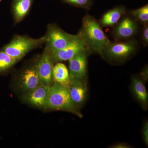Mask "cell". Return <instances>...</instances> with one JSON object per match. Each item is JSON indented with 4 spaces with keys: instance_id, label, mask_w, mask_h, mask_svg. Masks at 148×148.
<instances>
[{
    "instance_id": "obj_1",
    "label": "cell",
    "mask_w": 148,
    "mask_h": 148,
    "mask_svg": "<svg viewBox=\"0 0 148 148\" xmlns=\"http://www.w3.org/2000/svg\"><path fill=\"white\" fill-rule=\"evenodd\" d=\"M78 34L90 54H99L110 42L98 21L88 14L82 18V26Z\"/></svg>"
},
{
    "instance_id": "obj_2",
    "label": "cell",
    "mask_w": 148,
    "mask_h": 148,
    "mask_svg": "<svg viewBox=\"0 0 148 148\" xmlns=\"http://www.w3.org/2000/svg\"><path fill=\"white\" fill-rule=\"evenodd\" d=\"M45 108L66 111L82 118L79 108L73 102L66 86L57 82L51 85Z\"/></svg>"
},
{
    "instance_id": "obj_3",
    "label": "cell",
    "mask_w": 148,
    "mask_h": 148,
    "mask_svg": "<svg viewBox=\"0 0 148 148\" xmlns=\"http://www.w3.org/2000/svg\"><path fill=\"white\" fill-rule=\"evenodd\" d=\"M140 48L135 38L125 40H115L110 42L99 54L110 63H120L126 61L134 55Z\"/></svg>"
},
{
    "instance_id": "obj_4",
    "label": "cell",
    "mask_w": 148,
    "mask_h": 148,
    "mask_svg": "<svg viewBox=\"0 0 148 148\" xmlns=\"http://www.w3.org/2000/svg\"><path fill=\"white\" fill-rule=\"evenodd\" d=\"M46 40V36L38 39L17 36L14 37L3 51L18 61L30 51L45 43Z\"/></svg>"
},
{
    "instance_id": "obj_5",
    "label": "cell",
    "mask_w": 148,
    "mask_h": 148,
    "mask_svg": "<svg viewBox=\"0 0 148 148\" xmlns=\"http://www.w3.org/2000/svg\"><path fill=\"white\" fill-rule=\"evenodd\" d=\"M45 48L50 53L56 52L66 47L73 39L75 35L70 34L55 24L48 27Z\"/></svg>"
},
{
    "instance_id": "obj_6",
    "label": "cell",
    "mask_w": 148,
    "mask_h": 148,
    "mask_svg": "<svg viewBox=\"0 0 148 148\" xmlns=\"http://www.w3.org/2000/svg\"><path fill=\"white\" fill-rule=\"evenodd\" d=\"M139 23L127 13L113 27L112 35L115 40L135 38L139 31Z\"/></svg>"
},
{
    "instance_id": "obj_7",
    "label": "cell",
    "mask_w": 148,
    "mask_h": 148,
    "mask_svg": "<svg viewBox=\"0 0 148 148\" xmlns=\"http://www.w3.org/2000/svg\"><path fill=\"white\" fill-rule=\"evenodd\" d=\"M90 54L87 49L84 48L69 60L70 78L87 79L88 60Z\"/></svg>"
},
{
    "instance_id": "obj_8",
    "label": "cell",
    "mask_w": 148,
    "mask_h": 148,
    "mask_svg": "<svg viewBox=\"0 0 148 148\" xmlns=\"http://www.w3.org/2000/svg\"><path fill=\"white\" fill-rule=\"evenodd\" d=\"M68 88L71 99L79 108L85 102L88 94L87 79L70 78Z\"/></svg>"
},
{
    "instance_id": "obj_9",
    "label": "cell",
    "mask_w": 148,
    "mask_h": 148,
    "mask_svg": "<svg viewBox=\"0 0 148 148\" xmlns=\"http://www.w3.org/2000/svg\"><path fill=\"white\" fill-rule=\"evenodd\" d=\"M84 48H86L78 34L66 47L61 50L49 53L53 63L69 61Z\"/></svg>"
},
{
    "instance_id": "obj_10",
    "label": "cell",
    "mask_w": 148,
    "mask_h": 148,
    "mask_svg": "<svg viewBox=\"0 0 148 148\" xmlns=\"http://www.w3.org/2000/svg\"><path fill=\"white\" fill-rule=\"evenodd\" d=\"M53 63L49 52L45 48L36 66L40 78L45 84L51 85L53 82Z\"/></svg>"
},
{
    "instance_id": "obj_11",
    "label": "cell",
    "mask_w": 148,
    "mask_h": 148,
    "mask_svg": "<svg viewBox=\"0 0 148 148\" xmlns=\"http://www.w3.org/2000/svg\"><path fill=\"white\" fill-rule=\"evenodd\" d=\"M51 85H40L24 95V100L32 106L45 108Z\"/></svg>"
},
{
    "instance_id": "obj_12",
    "label": "cell",
    "mask_w": 148,
    "mask_h": 148,
    "mask_svg": "<svg viewBox=\"0 0 148 148\" xmlns=\"http://www.w3.org/2000/svg\"><path fill=\"white\" fill-rule=\"evenodd\" d=\"M127 11L125 6H116L105 12L98 22L102 27H114L127 13Z\"/></svg>"
},
{
    "instance_id": "obj_13",
    "label": "cell",
    "mask_w": 148,
    "mask_h": 148,
    "mask_svg": "<svg viewBox=\"0 0 148 148\" xmlns=\"http://www.w3.org/2000/svg\"><path fill=\"white\" fill-rule=\"evenodd\" d=\"M131 88L136 100L143 109L147 110L148 107V95L144 80L138 76H132Z\"/></svg>"
},
{
    "instance_id": "obj_14",
    "label": "cell",
    "mask_w": 148,
    "mask_h": 148,
    "mask_svg": "<svg viewBox=\"0 0 148 148\" xmlns=\"http://www.w3.org/2000/svg\"><path fill=\"white\" fill-rule=\"evenodd\" d=\"M43 84L36 66L26 69L21 75V86L24 91L29 92Z\"/></svg>"
},
{
    "instance_id": "obj_15",
    "label": "cell",
    "mask_w": 148,
    "mask_h": 148,
    "mask_svg": "<svg viewBox=\"0 0 148 148\" xmlns=\"http://www.w3.org/2000/svg\"><path fill=\"white\" fill-rule=\"evenodd\" d=\"M34 0H12V9L14 19L20 22L28 13Z\"/></svg>"
},
{
    "instance_id": "obj_16",
    "label": "cell",
    "mask_w": 148,
    "mask_h": 148,
    "mask_svg": "<svg viewBox=\"0 0 148 148\" xmlns=\"http://www.w3.org/2000/svg\"><path fill=\"white\" fill-rule=\"evenodd\" d=\"M53 79L55 82L67 86L70 82L69 70L64 64L58 63L53 66Z\"/></svg>"
},
{
    "instance_id": "obj_17",
    "label": "cell",
    "mask_w": 148,
    "mask_h": 148,
    "mask_svg": "<svg viewBox=\"0 0 148 148\" xmlns=\"http://www.w3.org/2000/svg\"><path fill=\"white\" fill-rule=\"evenodd\" d=\"M127 13L136 20L139 24H148V5L127 11Z\"/></svg>"
},
{
    "instance_id": "obj_18",
    "label": "cell",
    "mask_w": 148,
    "mask_h": 148,
    "mask_svg": "<svg viewBox=\"0 0 148 148\" xmlns=\"http://www.w3.org/2000/svg\"><path fill=\"white\" fill-rule=\"evenodd\" d=\"M17 62L16 59L11 57L3 51H0V72L10 69Z\"/></svg>"
},
{
    "instance_id": "obj_19",
    "label": "cell",
    "mask_w": 148,
    "mask_h": 148,
    "mask_svg": "<svg viewBox=\"0 0 148 148\" xmlns=\"http://www.w3.org/2000/svg\"><path fill=\"white\" fill-rule=\"evenodd\" d=\"M64 2L78 8L90 10L93 4V0H62Z\"/></svg>"
},
{
    "instance_id": "obj_20",
    "label": "cell",
    "mask_w": 148,
    "mask_h": 148,
    "mask_svg": "<svg viewBox=\"0 0 148 148\" xmlns=\"http://www.w3.org/2000/svg\"><path fill=\"white\" fill-rule=\"evenodd\" d=\"M141 40L145 47L148 45V24L143 25L141 33Z\"/></svg>"
},
{
    "instance_id": "obj_21",
    "label": "cell",
    "mask_w": 148,
    "mask_h": 148,
    "mask_svg": "<svg viewBox=\"0 0 148 148\" xmlns=\"http://www.w3.org/2000/svg\"><path fill=\"white\" fill-rule=\"evenodd\" d=\"M143 140L146 145H148V123L146 121L144 123L142 130Z\"/></svg>"
},
{
    "instance_id": "obj_22",
    "label": "cell",
    "mask_w": 148,
    "mask_h": 148,
    "mask_svg": "<svg viewBox=\"0 0 148 148\" xmlns=\"http://www.w3.org/2000/svg\"><path fill=\"white\" fill-rule=\"evenodd\" d=\"M110 148H130V146L127 145L125 143H121L116 144L113 146L110 147Z\"/></svg>"
},
{
    "instance_id": "obj_23",
    "label": "cell",
    "mask_w": 148,
    "mask_h": 148,
    "mask_svg": "<svg viewBox=\"0 0 148 148\" xmlns=\"http://www.w3.org/2000/svg\"><path fill=\"white\" fill-rule=\"evenodd\" d=\"M142 79L143 80H147V78H148V69L147 68H145L143 70V72L141 73Z\"/></svg>"
},
{
    "instance_id": "obj_24",
    "label": "cell",
    "mask_w": 148,
    "mask_h": 148,
    "mask_svg": "<svg viewBox=\"0 0 148 148\" xmlns=\"http://www.w3.org/2000/svg\"><path fill=\"white\" fill-rule=\"evenodd\" d=\"M0 1H1V0H0Z\"/></svg>"
}]
</instances>
